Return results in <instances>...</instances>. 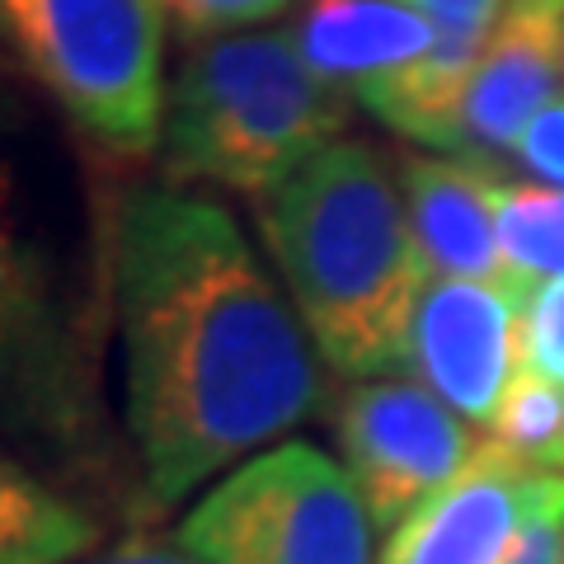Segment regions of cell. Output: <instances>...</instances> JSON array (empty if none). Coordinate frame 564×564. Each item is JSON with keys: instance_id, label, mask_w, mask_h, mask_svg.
Masks as SVG:
<instances>
[{"instance_id": "1", "label": "cell", "mask_w": 564, "mask_h": 564, "mask_svg": "<svg viewBox=\"0 0 564 564\" xmlns=\"http://www.w3.org/2000/svg\"><path fill=\"white\" fill-rule=\"evenodd\" d=\"M109 269L128 433L155 508L188 503L321 414V352L226 203L137 188Z\"/></svg>"}, {"instance_id": "2", "label": "cell", "mask_w": 564, "mask_h": 564, "mask_svg": "<svg viewBox=\"0 0 564 564\" xmlns=\"http://www.w3.org/2000/svg\"><path fill=\"white\" fill-rule=\"evenodd\" d=\"M254 221L321 362L348 381L400 372L429 273L386 155L334 141L263 193Z\"/></svg>"}, {"instance_id": "3", "label": "cell", "mask_w": 564, "mask_h": 564, "mask_svg": "<svg viewBox=\"0 0 564 564\" xmlns=\"http://www.w3.org/2000/svg\"><path fill=\"white\" fill-rule=\"evenodd\" d=\"M352 95L306 66L288 29L193 43L170 76L161 165L174 184H221L259 203L344 141Z\"/></svg>"}, {"instance_id": "4", "label": "cell", "mask_w": 564, "mask_h": 564, "mask_svg": "<svg viewBox=\"0 0 564 564\" xmlns=\"http://www.w3.org/2000/svg\"><path fill=\"white\" fill-rule=\"evenodd\" d=\"M0 47L90 141L118 155L161 151L170 104L161 0H0Z\"/></svg>"}, {"instance_id": "5", "label": "cell", "mask_w": 564, "mask_h": 564, "mask_svg": "<svg viewBox=\"0 0 564 564\" xmlns=\"http://www.w3.org/2000/svg\"><path fill=\"white\" fill-rule=\"evenodd\" d=\"M372 536L348 470L292 437L207 485L174 545L198 564H372Z\"/></svg>"}, {"instance_id": "6", "label": "cell", "mask_w": 564, "mask_h": 564, "mask_svg": "<svg viewBox=\"0 0 564 564\" xmlns=\"http://www.w3.org/2000/svg\"><path fill=\"white\" fill-rule=\"evenodd\" d=\"M334 443L367 518L391 536L480 456L485 437L429 386L372 377L352 381L334 404Z\"/></svg>"}, {"instance_id": "7", "label": "cell", "mask_w": 564, "mask_h": 564, "mask_svg": "<svg viewBox=\"0 0 564 564\" xmlns=\"http://www.w3.org/2000/svg\"><path fill=\"white\" fill-rule=\"evenodd\" d=\"M522 302L508 282L433 278L414 311L400 372L429 386L475 429H489L522 372Z\"/></svg>"}, {"instance_id": "8", "label": "cell", "mask_w": 564, "mask_h": 564, "mask_svg": "<svg viewBox=\"0 0 564 564\" xmlns=\"http://www.w3.org/2000/svg\"><path fill=\"white\" fill-rule=\"evenodd\" d=\"M564 76V0H508L499 29L480 57L466 113L462 161L494 170L513 161L518 137L545 104L560 95Z\"/></svg>"}, {"instance_id": "9", "label": "cell", "mask_w": 564, "mask_h": 564, "mask_svg": "<svg viewBox=\"0 0 564 564\" xmlns=\"http://www.w3.org/2000/svg\"><path fill=\"white\" fill-rule=\"evenodd\" d=\"M433 24L429 57L400 76L362 90L358 104L395 137H410L437 155L462 161V113L480 57L499 29L508 0H404Z\"/></svg>"}, {"instance_id": "10", "label": "cell", "mask_w": 564, "mask_h": 564, "mask_svg": "<svg viewBox=\"0 0 564 564\" xmlns=\"http://www.w3.org/2000/svg\"><path fill=\"white\" fill-rule=\"evenodd\" d=\"M536 480L541 470L485 443L437 499L386 536L377 564H499L532 508Z\"/></svg>"}, {"instance_id": "11", "label": "cell", "mask_w": 564, "mask_h": 564, "mask_svg": "<svg viewBox=\"0 0 564 564\" xmlns=\"http://www.w3.org/2000/svg\"><path fill=\"white\" fill-rule=\"evenodd\" d=\"M400 188L429 282L466 278L518 288L499 250V226H494V170L456 161V155L452 161L447 155H404Z\"/></svg>"}, {"instance_id": "12", "label": "cell", "mask_w": 564, "mask_h": 564, "mask_svg": "<svg viewBox=\"0 0 564 564\" xmlns=\"http://www.w3.org/2000/svg\"><path fill=\"white\" fill-rule=\"evenodd\" d=\"M306 66L358 99L429 57L433 24L404 0H311L292 29Z\"/></svg>"}, {"instance_id": "13", "label": "cell", "mask_w": 564, "mask_h": 564, "mask_svg": "<svg viewBox=\"0 0 564 564\" xmlns=\"http://www.w3.org/2000/svg\"><path fill=\"white\" fill-rule=\"evenodd\" d=\"M99 527L80 503L0 452V564H80Z\"/></svg>"}, {"instance_id": "14", "label": "cell", "mask_w": 564, "mask_h": 564, "mask_svg": "<svg viewBox=\"0 0 564 564\" xmlns=\"http://www.w3.org/2000/svg\"><path fill=\"white\" fill-rule=\"evenodd\" d=\"M494 226L499 250L518 288L564 273V188L545 184H508L494 174Z\"/></svg>"}, {"instance_id": "15", "label": "cell", "mask_w": 564, "mask_h": 564, "mask_svg": "<svg viewBox=\"0 0 564 564\" xmlns=\"http://www.w3.org/2000/svg\"><path fill=\"white\" fill-rule=\"evenodd\" d=\"M560 437H564V391L555 381H545L522 367L518 381L508 386L499 414L489 419L485 443L532 470H551Z\"/></svg>"}, {"instance_id": "16", "label": "cell", "mask_w": 564, "mask_h": 564, "mask_svg": "<svg viewBox=\"0 0 564 564\" xmlns=\"http://www.w3.org/2000/svg\"><path fill=\"white\" fill-rule=\"evenodd\" d=\"M161 6L174 33L193 47L212 39H231V33H250L278 20V14H288L296 0H161Z\"/></svg>"}, {"instance_id": "17", "label": "cell", "mask_w": 564, "mask_h": 564, "mask_svg": "<svg viewBox=\"0 0 564 564\" xmlns=\"http://www.w3.org/2000/svg\"><path fill=\"white\" fill-rule=\"evenodd\" d=\"M522 367L564 391V273L545 278L522 302Z\"/></svg>"}, {"instance_id": "18", "label": "cell", "mask_w": 564, "mask_h": 564, "mask_svg": "<svg viewBox=\"0 0 564 564\" xmlns=\"http://www.w3.org/2000/svg\"><path fill=\"white\" fill-rule=\"evenodd\" d=\"M499 564H564V470H541L532 508Z\"/></svg>"}, {"instance_id": "19", "label": "cell", "mask_w": 564, "mask_h": 564, "mask_svg": "<svg viewBox=\"0 0 564 564\" xmlns=\"http://www.w3.org/2000/svg\"><path fill=\"white\" fill-rule=\"evenodd\" d=\"M513 161L527 174H536L545 188H564V90L527 122V132L513 147Z\"/></svg>"}, {"instance_id": "20", "label": "cell", "mask_w": 564, "mask_h": 564, "mask_svg": "<svg viewBox=\"0 0 564 564\" xmlns=\"http://www.w3.org/2000/svg\"><path fill=\"white\" fill-rule=\"evenodd\" d=\"M80 564H198L180 545H155V541H132V545H118V551L99 555V560H80Z\"/></svg>"}, {"instance_id": "21", "label": "cell", "mask_w": 564, "mask_h": 564, "mask_svg": "<svg viewBox=\"0 0 564 564\" xmlns=\"http://www.w3.org/2000/svg\"><path fill=\"white\" fill-rule=\"evenodd\" d=\"M20 296H24V269H20V254L10 250L6 231H0V311L20 306Z\"/></svg>"}, {"instance_id": "22", "label": "cell", "mask_w": 564, "mask_h": 564, "mask_svg": "<svg viewBox=\"0 0 564 564\" xmlns=\"http://www.w3.org/2000/svg\"><path fill=\"white\" fill-rule=\"evenodd\" d=\"M551 470H564V437H560V452H555V462H551Z\"/></svg>"}]
</instances>
